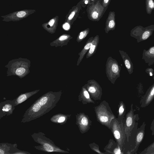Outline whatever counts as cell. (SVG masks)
<instances>
[{
	"mask_svg": "<svg viewBox=\"0 0 154 154\" xmlns=\"http://www.w3.org/2000/svg\"><path fill=\"white\" fill-rule=\"evenodd\" d=\"M62 91H49L37 99L26 111L21 122H28L48 112L56 105L60 99Z\"/></svg>",
	"mask_w": 154,
	"mask_h": 154,
	"instance_id": "1",
	"label": "cell"
},
{
	"mask_svg": "<svg viewBox=\"0 0 154 154\" xmlns=\"http://www.w3.org/2000/svg\"><path fill=\"white\" fill-rule=\"evenodd\" d=\"M30 64V60L27 59L20 57L13 59L5 66L7 69V76H16L22 79L29 73Z\"/></svg>",
	"mask_w": 154,
	"mask_h": 154,
	"instance_id": "2",
	"label": "cell"
},
{
	"mask_svg": "<svg viewBox=\"0 0 154 154\" xmlns=\"http://www.w3.org/2000/svg\"><path fill=\"white\" fill-rule=\"evenodd\" d=\"M94 108L97 121L110 129L111 121L116 117L108 103L104 100Z\"/></svg>",
	"mask_w": 154,
	"mask_h": 154,
	"instance_id": "3",
	"label": "cell"
},
{
	"mask_svg": "<svg viewBox=\"0 0 154 154\" xmlns=\"http://www.w3.org/2000/svg\"><path fill=\"white\" fill-rule=\"evenodd\" d=\"M45 134L40 132L33 133L31 135L33 140L39 144L40 145L35 146L36 149L48 152H57L63 153H68L67 152L60 149L56 146L52 141L45 136Z\"/></svg>",
	"mask_w": 154,
	"mask_h": 154,
	"instance_id": "4",
	"label": "cell"
},
{
	"mask_svg": "<svg viewBox=\"0 0 154 154\" xmlns=\"http://www.w3.org/2000/svg\"><path fill=\"white\" fill-rule=\"evenodd\" d=\"M110 130L122 151L126 138L124 122L119 121L116 118L113 119L110 123Z\"/></svg>",
	"mask_w": 154,
	"mask_h": 154,
	"instance_id": "5",
	"label": "cell"
},
{
	"mask_svg": "<svg viewBox=\"0 0 154 154\" xmlns=\"http://www.w3.org/2000/svg\"><path fill=\"white\" fill-rule=\"evenodd\" d=\"M121 69L116 60L111 57H108L106 65V72L107 78L112 84H114L120 77Z\"/></svg>",
	"mask_w": 154,
	"mask_h": 154,
	"instance_id": "6",
	"label": "cell"
},
{
	"mask_svg": "<svg viewBox=\"0 0 154 154\" xmlns=\"http://www.w3.org/2000/svg\"><path fill=\"white\" fill-rule=\"evenodd\" d=\"M86 11L88 18L90 20L98 21L106 11L98 0L89 4L87 6Z\"/></svg>",
	"mask_w": 154,
	"mask_h": 154,
	"instance_id": "7",
	"label": "cell"
},
{
	"mask_svg": "<svg viewBox=\"0 0 154 154\" xmlns=\"http://www.w3.org/2000/svg\"><path fill=\"white\" fill-rule=\"evenodd\" d=\"M133 108V104H132L130 109L126 115L124 120V128L127 142L129 141V137L136 121L139 119L138 114H135Z\"/></svg>",
	"mask_w": 154,
	"mask_h": 154,
	"instance_id": "8",
	"label": "cell"
},
{
	"mask_svg": "<svg viewBox=\"0 0 154 154\" xmlns=\"http://www.w3.org/2000/svg\"><path fill=\"white\" fill-rule=\"evenodd\" d=\"M88 92L91 98L94 100H100L102 89L100 85L94 79L89 80L84 86Z\"/></svg>",
	"mask_w": 154,
	"mask_h": 154,
	"instance_id": "9",
	"label": "cell"
},
{
	"mask_svg": "<svg viewBox=\"0 0 154 154\" xmlns=\"http://www.w3.org/2000/svg\"><path fill=\"white\" fill-rule=\"evenodd\" d=\"M75 117V124L80 132L82 134L87 132L90 128L92 124V122L89 117L83 112L78 113Z\"/></svg>",
	"mask_w": 154,
	"mask_h": 154,
	"instance_id": "10",
	"label": "cell"
},
{
	"mask_svg": "<svg viewBox=\"0 0 154 154\" xmlns=\"http://www.w3.org/2000/svg\"><path fill=\"white\" fill-rule=\"evenodd\" d=\"M145 126V123L143 122L140 127L138 128L135 137L134 148L130 154H135L138 150L144 137Z\"/></svg>",
	"mask_w": 154,
	"mask_h": 154,
	"instance_id": "11",
	"label": "cell"
},
{
	"mask_svg": "<svg viewBox=\"0 0 154 154\" xmlns=\"http://www.w3.org/2000/svg\"><path fill=\"white\" fill-rule=\"evenodd\" d=\"M154 99V83L149 88L141 100V107H144L148 106Z\"/></svg>",
	"mask_w": 154,
	"mask_h": 154,
	"instance_id": "12",
	"label": "cell"
},
{
	"mask_svg": "<svg viewBox=\"0 0 154 154\" xmlns=\"http://www.w3.org/2000/svg\"><path fill=\"white\" fill-rule=\"evenodd\" d=\"M115 13L110 11L106 19L105 31L106 33H108L111 30H114L116 27Z\"/></svg>",
	"mask_w": 154,
	"mask_h": 154,
	"instance_id": "13",
	"label": "cell"
},
{
	"mask_svg": "<svg viewBox=\"0 0 154 154\" xmlns=\"http://www.w3.org/2000/svg\"><path fill=\"white\" fill-rule=\"evenodd\" d=\"M72 38L70 35L67 34L62 35L57 38L54 40L50 43L51 46H55L56 47L67 45L69 40Z\"/></svg>",
	"mask_w": 154,
	"mask_h": 154,
	"instance_id": "14",
	"label": "cell"
},
{
	"mask_svg": "<svg viewBox=\"0 0 154 154\" xmlns=\"http://www.w3.org/2000/svg\"><path fill=\"white\" fill-rule=\"evenodd\" d=\"M78 101L81 102L83 104L95 103V102L91 97L86 88L83 86L78 96Z\"/></svg>",
	"mask_w": 154,
	"mask_h": 154,
	"instance_id": "15",
	"label": "cell"
},
{
	"mask_svg": "<svg viewBox=\"0 0 154 154\" xmlns=\"http://www.w3.org/2000/svg\"><path fill=\"white\" fill-rule=\"evenodd\" d=\"M104 150L108 153L122 154L119 146L117 142L113 139H110L108 144L104 148Z\"/></svg>",
	"mask_w": 154,
	"mask_h": 154,
	"instance_id": "16",
	"label": "cell"
},
{
	"mask_svg": "<svg viewBox=\"0 0 154 154\" xmlns=\"http://www.w3.org/2000/svg\"><path fill=\"white\" fill-rule=\"evenodd\" d=\"M142 59L145 62L150 66L154 63V46L151 47L148 49H144Z\"/></svg>",
	"mask_w": 154,
	"mask_h": 154,
	"instance_id": "17",
	"label": "cell"
},
{
	"mask_svg": "<svg viewBox=\"0 0 154 154\" xmlns=\"http://www.w3.org/2000/svg\"><path fill=\"white\" fill-rule=\"evenodd\" d=\"M119 51L129 73L131 74L133 71V65L129 57L124 51L120 50Z\"/></svg>",
	"mask_w": 154,
	"mask_h": 154,
	"instance_id": "18",
	"label": "cell"
},
{
	"mask_svg": "<svg viewBox=\"0 0 154 154\" xmlns=\"http://www.w3.org/2000/svg\"><path fill=\"white\" fill-rule=\"evenodd\" d=\"M82 8V6L79 3L72 7L68 17H67V22L72 25L77 17L79 13Z\"/></svg>",
	"mask_w": 154,
	"mask_h": 154,
	"instance_id": "19",
	"label": "cell"
},
{
	"mask_svg": "<svg viewBox=\"0 0 154 154\" xmlns=\"http://www.w3.org/2000/svg\"><path fill=\"white\" fill-rule=\"evenodd\" d=\"M94 38L93 37H91L88 40L83 48L79 53L78 55L79 56L78 60L77 63V66H78L79 65L86 53L89 50Z\"/></svg>",
	"mask_w": 154,
	"mask_h": 154,
	"instance_id": "20",
	"label": "cell"
},
{
	"mask_svg": "<svg viewBox=\"0 0 154 154\" xmlns=\"http://www.w3.org/2000/svg\"><path fill=\"white\" fill-rule=\"evenodd\" d=\"M40 90V89H38L32 91L21 94L15 99V106L25 101L30 97L37 93Z\"/></svg>",
	"mask_w": 154,
	"mask_h": 154,
	"instance_id": "21",
	"label": "cell"
},
{
	"mask_svg": "<svg viewBox=\"0 0 154 154\" xmlns=\"http://www.w3.org/2000/svg\"><path fill=\"white\" fill-rule=\"evenodd\" d=\"M71 116V115L59 114L53 116L50 120L51 122L55 123L63 124L66 122Z\"/></svg>",
	"mask_w": 154,
	"mask_h": 154,
	"instance_id": "22",
	"label": "cell"
},
{
	"mask_svg": "<svg viewBox=\"0 0 154 154\" xmlns=\"http://www.w3.org/2000/svg\"><path fill=\"white\" fill-rule=\"evenodd\" d=\"M99 41V36L98 35H97L94 38L90 48L86 54V58H89L95 53L98 47Z\"/></svg>",
	"mask_w": 154,
	"mask_h": 154,
	"instance_id": "23",
	"label": "cell"
},
{
	"mask_svg": "<svg viewBox=\"0 0 154 154\" xmlns=\"http://www.w3.org/2000/svg\"><path fill=\"white\" fill-rule=\"evenodd\" d=\"M126 112V107L125 104L122 101H120L118 104L117 111V118H116L119 122L124 121Z\"/></svg>",
	"mask_w": 154,
	"mask_h": 154,
	"instance_id": "24",
	"label": "cell"
},
{
	"mask_svg": "<svg viewBox=\"0 0 154 154\" xmlns=\"http://www.w3.org/2000/svg\"><path fill=\"white\" fill-rule=\"evenodd\" d=\"M14 144L13 145L8 143H1L0 154H8V152L11 149V148L13 146Z\"/></svg>",
	"mask_w": 154,
	"mask_h": 154,
	"instance_id": "25",
	"label": "cell"
},
{
	"mask_svg": "<svg viewBox=\"0 0 154 154\" xmlns=\"http://www.w3.org/2000/svg\"><path fill=\"white\" fill-rule=\"evenodd\" d=\"M146 9L147 13L151 14L152 11L154 10V1L153 0H146Z\"/></svg>",
	"mask_w": 154,
	"mask_h": 154,
	"instance_id": "26",
	"label": "cell"
},
{
	"mask_svg": "<svg viewBox=\"0 0 154 154\" xmlns=\"http://www.w3.org/2000/svg\"><path fill=\"white\" fill-rule=\"evenodd\" d=\"M89 31L90 29L89 28H87L81 31L77 37V41L78 42H79L82 41L88 34Z\"/></svg>",
	"mask_w": 154,
	"mask_h": 154,
	"instance_id": "27",
	"label": "cell"
},
{
	"mask_svg": "<svg viewBox=\"0 0 154 154\" xmlns=\"http://www.w3.org/2000/svg\"><path fill=\"white\" fill-rule=\"evenodd\" d=\"M139 153L140 154H154V141Z\"/></svg>",
	"mask_w": 154,
	"mask_h": 154,
	"instance_id": "28",
	"label": "cell"
},
{
	"mask_svg": "<svg viewBox=\"0 0 154 154\" xmlns=\"http://www.w3.org/2000/svg\"><path fill=\"white\" fill-rule=\"evenodd\" d=\"M89 145L93 151L100 154H106L108 153L107 152H102L99 150V146L98 145L94 143L90 144Z\"/></svg>",
	"mask_w": 154,
	"mask_h": 154,
	"instance_id": "29",
	"label": "cell"
},
{
	"mask_svg": "<svg viewBox=\"0 0 154 154\" xmlns=\"http://www.w3.org/2000/svg\"><path fill=\"white\" fill-rule=\"evenodd\" d=\"M100 2L105 10L106 11L111 0H99Z\"/></svg>",
	"mask_w": 154,
	"mask_h": 154,
	"instance_id": "30",
	"label": "cell"
},
{
	"mask_svg": "<svg viewBox=\"0 0 154 154\" xmlns=\"http://www.w3.org/2000/svg\"><path fill=\"white\" fill-rule=\"evenodd\" d=\"M90 3L89 0H81L79 3L82 7L85 8L87 5Z\"/></svg>",
	"mask_w": 154,
	"mask_h": 154,
	"instance_id": "31",
	"label": "cell"
},
{
	"mask_svg": "<svg viewBox=\"0 0 154 154\" xmlns=\"http://www.w3.org/2000/svg\"><path fill=\"white\" fill-rule=\"evenodd\" d=\"M26 13L25 12L23 11H21L18 12L17 14V16L18 17L22 18L24 17Z\"/></svg>",
	"mask_w": 154,
	"mask_h": 154,
	"instance_id": "32",
	"label": "cell"
},
{
	"mask_svg": "<svg viewBox=\"0 0 154 154\" xmlns=\"http://www.w3.org/2000/svg\"><path fill=\"white\" fill-rule=\"evenodd\" d=\"M150 129L151 131V134L152 135H154V119L151 122Z\"/></svg>",
	"mask_w": 154,
	"mask_h": 154,
	"instance_id": "33",
	"label": "cell"
},
{
	"mask_svg": "<svg viewBox=\"0 0 154 154\" xmlns=\"http://www.w3.org/2000/svg\"><path fill=\"white\" fill-rule=\"evenodd\" d=\"M63 28L64 29L68 30L70 28V24L68 23H66L63 25Z\"/></svg>",
	"mask_w": 154,
	"mask_h": 154,
	"instance_id": "34",
	"label": "cell"
},
{
	"mask_svg": "<svg viewBox=\"0 0 154 154\" xmlns=\"http://www.w3.org/2000/svg\"><path fill=\"white\" fill-rule=\"evenodd\" d=\"M55 20L54 19H52L50 20L48 23V24L51 26L52 27L54 25Z\"/></svg>",
	"mask_w": 154,
	"mask_h": 154,
	"instance_id": "35",
	"label": "cell"
},
{
	"mask_svg": "<svg viewBox=\"0 0 154 154\" xmlns=\"http://www.w3.org/2000/svg\"><path fill=\"white\" fill-rule=\"evenodd\" d=\"M98 0H89V1H90L89 4L92 3L94 2L97 1H98Z\"/></svg>",
	"mask_w": 154,
	"mask_h": 154,
	"instance_id": "36",
	"label": "cell"
}]
</instances>
